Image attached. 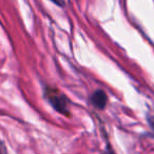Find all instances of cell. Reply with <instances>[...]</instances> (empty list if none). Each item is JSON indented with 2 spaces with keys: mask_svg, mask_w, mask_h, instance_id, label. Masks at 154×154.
<instances>
[{
  "mask_svg": "<svg viewBox=\"0 0 154 154\" xmlns=\"http://www.w3.org/2000/svg\"><path fill=\"white\" fill-rule=\"evenodd\" d=\"M90 101L95 108L97 109H103L107 106L108 101V96L103 90H97L91 95Z\"/></svg>",
  "mask_w": 154,
  "mask_h": 154,
  "instance_id": "7a4b0ae2",
  "label": "cell"
},
{
  "mask_svg": "<svg viewBox=\"0 0 154 154\" xmlns=\"http://www.w3.org/2000/svg\"><path fill=\"white\" fill-rule=\"evenodd\" d=\"M149 122H150V126H151V128L153 129V131H154V117H151L149 119Z\"/></svg>",
  "mask_w": 154,
  "mask_h": 154,
  "instance_id": "277c9868",
  "label": "cell"
},
{
  "mask_svg": "<svg viewBox=\"0 0 154 154\" xmlns=\"http://www.w3.org/2000/svg\"><path fill=\"white\" fill-rule=\"evenodd\" d=\"M0 154H7V148L5 145L0 140Z\"/></svg>",
  "mask_w": 154,
  "mask_h": 154,
  "instance_id": "3957f363",
  "label": "cell"
},
{
  "mask_svg": "<svg viewBox=\"0 0 154 154\" xmlns=\"http://www.w3.org/2000/svg\"><path fill=\"white\" fill-rule=\"evenodd\" d=\"M45 95L48 98L49 103L52 105V107L58 111L59 113L63 115L69 114V100L66 95H63L57 89L48 87L45 90Z\"/></svg>",
  "mask_w": 154,
  "mask_h": 154,
  "instance_id": "6da1fadb",
  "label": "cell"
}]
</instances>
